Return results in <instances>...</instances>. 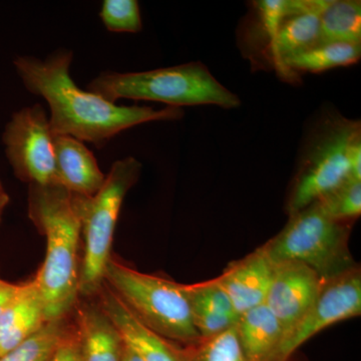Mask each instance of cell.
<instances>
[{"mask_svg": "<svg viewBox=\"0 0 361 361\" xmlns=\"http://www.w3.org/2000/svg\"><path fill=\"white\" fill-rule=\"evenodd\" d=\"M320 20V42L361 44L360 0H314Z\"/></svg>", "mask_w": 361, "mask_h": 361, "instance_id": "19", "label": "cell"}, {"mask_svg": "<svg viewBox=\"0 0 361 361\" xmlns=\"http://www.w3.org/2000/svg\"><path fill=\"white\" fill-rule=\"evenodd\" d=\"M350 231V222L330 219L313 203L289 216L264 247L273 262L303 263L326 282L357 266L349 250Z\"/></svg>", "mask_w": 361, "mask_h": 361, "instance_id": "6", "label": "cell"}, {"mask_svg": "<svg viewBox=\"0 0 361 361\" xmlns=\"http://www.w3.org/2000/svg\"><path fill=\"white\" fill-rule=\"evenodd\" d=\"M99 18L113 32H139L142 27L139 2L135 0H104Z\"/></svg>", "mask_w": 361, "mask_h": 361, "instance_id": "24", "label": "cell"}, {"mask_svg": "<svg viewBox=\"0 0 361 361\" xmlns=\"http://www.w3.org/2000/svg\"><path fill=\"white\" fill-rule=\"evenodd\" d=\"M361 314V272L358 266L322 284L310 310L279 349L275 361H287L308 339L343 320Z\"/></svg>", "mask_w": 361, "mask_h": 361, "instance_id": "9", "label": "cell"}, {"mask_svg": "<svg viewBox=\"0 0 361 361\" xmlns=\"http://www.w3.org/2000/svg\"><path fill=\"white\" fill-rule=\"evenodd\" d=\"M189 303L192 322L201 341L227 331L238 322L240 315L226 292L215 279L196 284H182Z\"/></svg>", "mask_w": 361, "mask_h": 361, "instance_id": "16", "label": "cell"}, {"mask_svg": "<svg viewBox=\"0 0 361 361\" xmlns=\"http://www.w3.org/2000/svg\"><path fill=\"white\" fill-rule=\"evenodd\" d=\"M142 164L134 157L116 161L94 196L73 194L82 226L84 255L80 268V295L97 294L104 283V271L111 258L116 221L126 195L141 176Z\"/></svg>", "mask_w": 361, "mask_h": 361, "instance_id": "5", "label": "cell"}, {"mask_svg": "<svg viewBox=\"0 0 361 361\" xmlns=\"http://www.w3.org/2000/svg\"><path fill=\"white\" fill-rule=\"evenodd\" d=\"M247 361H275L284 341L281 324L265 303L240 315L236 324Z\"/></svg>", "mask_w": 361, "mask_h": 361, "instance_id": "18", "label": "cell"}, {"mask_svg": "<svg viewBox=\"0 0 361 361\" xmlns=\"http://www.w3.org/2000/svg\"><path fill=\"white\" fill-rule=\"evenodd\" d=\"M47 322L37 281L18 284L0 317V356L37 334Z\"/></svg>", "mask_w": 361, "mask_h": 361, "instance_id": "15", "label": "cell"}, {"mask_svg": "<svg viewBox=\"0 0 361 361\" xmlns=\"http://www.w3.org/2000/svg\"><path fill=\"white\" fill-rule=\"evenodd\" d=\"M320 42V20L314 0H287V16L270 44L277 71L287 77V59L312 49Z\"/></svg>", "mask_w": 361, "mask_h": 361, "instance_id": "13", "label": "cell"}, {"mask_svg": "<svg viewBox=\"0 0 361 361\" xmlns=\"http://www.w3.org/2000/svg\"><path fill=\"white\" fill-rule=\"evenodd\" d=\"M77 329L82 361H121L125 342L111 318L99 305L78 310Z\"/></svg>", "mask_w": 361, "mask_h": 361, "instance_id": "17", "label": "cell"}, {"mask_svg": "<svg viewBox=\"0 0 361 361\" xmlns=\"http://www.w3.org/2000/svg\"><path fill=\"white\" fill-rule=\"evenodd\" d=\"M275 263L262 245L246 257L230 263L215 280L241 315L265 303Z\"/></svg>", "mask_w": 361, "mask_h": 361, "instance_id": "11", "label": "cell"}, {"mask_svg": "<svg viewBox=\"0 0 361 361\" xmlns=\"http://www.w3.org/2000/svg\"><path fill=\"white\" fill-rule=\"evenodd\" d=\"M125 342V341H123ZM121 361H144L141 356L139 355V353L137 351H135L134 349L130 348V346L128 345V344L125 343L123 348L122 358H121Z\"/></svg>", "mask_w": 361, "mask_h": 361, "instance_id": "27", "label": "cell"}, {"mask_svg": "<svg viewBox=\"0 0 361 361\" xmlns=\"http://www.w3.org/2000/svg\"><path fill=\"white\" fill-rule=\"evenodd\" d=\"M54 151L59 184L71 194L92 197L104 186L106 175L84 142L70 135H54Z\"/></svg>", "mask_w": 361, "mask_h": 361, "instance_id": "14", "label": "cell"}, {"mask_svg": "<svg viewBox=\"0 0 361 361\" xmlns=\"http://www.w3.org/2000/svg\"><path fill=\"white\" fill-rule=\"evenodd\" d=\"M104 282L152 331L188 346L201 341L182 284L139 272L113 258L106 265Z\"/></svg>", "mask_w": 361, "mask_h": 361, "instance_id": "4", "label": "cell"}, {"mask_svg": "<svg viewBox=\"0 0 361 361\" xmlns=\"http://www.w3.org/2000/svg\"><path fill=\"white\" fill-rule=\"evenodd\" d=\"M97 293L102 310L116 325L125 343L137 351L142 360L184 361L183 349L145 326L104 282Z\"/></svg>", "mask_w": 361, "mask_h": 361, "instance_id": "12", "label": "cell"}, {"mask_svg": "<svg viewBox=\"0 0 361 361\" xmlns=\"http://www.w3.org/2000/svg\"><path fill=\"white\" fill-rule=\"evenodd\" d=\"M360 58L361 44L326 42L287 59L284 65L291 73H319L341 66L355 65Z\"/></svg>", "mask_w": 361, "mask_h": 361, "instance_id": "20", "label": "cell"}, {"mask_svg": "<svg viewBox=\"0 0 361 361\" xmlns=\"http://www.w3.org/2000/svg\"><path fill=\"white\" fill-rule=\"evenodd\" d=\"M73 52L59 49L40 59L20 56L13 61L25 89L49 104L54 135H70L103 148L118 133L154 121L178 120L180 108L116 106L89 90H80L70 75Z\"/></svg>", "mask_w": 361, "mask_h": 361, "instance_id": "1", "label": "cell"}, {"mask_svg": "<svg viewBox=\"0 0 361 361\" xmlns=\"http://www.w3.org/2000/svg\"><path fill=\"white\" fill-rule=\"evenodd\" d=\"M315 203L330 219L350 222L361 214V180L350 178Z\"/></svg>", "mask_w": 361, "mask_h": 361, "instance_id": "23", "label": "cell"}, {"mask_svg": "<svg viewBox=\"0 0 361 361\" xmlns=\"http://www.w3.org/2000/svg\"><path fill=\"white\" fill-rule=\"evenodd\" d=\"M87 87L113 104L120 99L159 102L175 108L213 104L235 109L241 104L239 97L220 84L201 63L142 73H103Z\"/></svg>", "mask_w": 361, "mask_h": 361, "instance_id": "3", "label": "cell"}, {"mask_svg": "<svg viewBox=\"0 0 361 361\" xmlns=\"http://www.w3.org/2000/svg\"><path fill=\"white\" fill-rule=\"evenodd\" d=\"M49 361H82L77 329L75 332L66 330Z\"/></svg>", "mask_w": 361, "mask_h": 361, "instance_id": "25", "label": "cell"}, {"mask_svg": "<svg viewBox=\"0 0 361 361\" xmlns=\"http://www.w3.org/2000/svg\"><path fill=\"white\" fill-rule=\"evenodd\" d=\"M18 284L11 283L0 278V317L6 310L9 300L13 298Z\"/></svg>", "mask_w": 361, "mask_h": 361, "instance_id": "26", "label": "cell"}, {"mask_svg": "<svg viewBox=\"0 0 361 361\" xmlns=\"http://www.w3.org/2000/svg\"><path fill=\"white\" fill-rule=\"evenodd\" d=\"M323 283L314 271L303 263L296 261L275 263L265 304L281 324L283 342L310 310Z\"/></svg>", "mask_w": 361, "mask_h": 361, "instance_id": "10", "label": "cell"}, {"mask_svg": "<svg viewBox=\"0 0 361 361\" xmlns=\"http://www.w3.org/2000/svg\"><path fill=\"white\" fill-rule=\"evenodd\" d=\"M235 326L183 349L184 361H247Z\"/></svg>", "mask_w": 361, "mask_h": 361, "instance_id": "22", "label": "cell"}, {"mask_svg": "<svg viewBox=\"0 0 361 361\" xmlns=\"http://www.w3.org/2000/svg\"><path fill=\"white\" fill-rule=\"evenodd\" d=\"M63 320L45 323L37 334L0 356V361H49L68 330Z\"/></svg>", "mask_w": 361, "mask_h": 361, "instance_id": "21", "label": "cell"}, {"mask_svg": "<svg viewBox=\"0 0 361 361\" xmlns=\"http://www.w3.org/2000/svg\"><path fill=\"white\" fill-rule=\"evenodd\" d=\"M2 142L18 179L37 186L59 184L54 135L47 113L40 104L14 113L6 123Z\"/></svg>", "mask_w": 361, "mask_h": 361, "instance_id": "8", "label": "cell"}, {"mask_svg": "<svg viewBox=\"0 0 361 361\" xmlns=\"http://www.w3.org/2000/svg\"><path fill=\"white\" fill-rule=\"evenodd\" d=\"M9 203V196L4 189V185L0 182V223H1L2 216H4V210Z\"/></svg>", "mask_w": 361, "mask_h": 361, "instance_id": "28", "label": "cell"}, {"mask_svg": "<svg viewBox=\"0 0 361 361\" xmlns=\"http://www.w3.org/2000/svg\"><path fill=\"white\" fill-rule=\"evenodd\" d=\"M28 215L47 237V255L35 280L47 322L65 319L80 295L82 226L73 194L61 185H30Z\"/></svg>", "mask_w": 361, "mask_h": 361, "instance_id": "2", "label": "cell"}, {"mask_svg": "<svg viewBox=\"0 0 361 361\" xmlns=\"http://www.w3.org/2000/svg\"><path fill=\"white\" fill-rule=\"evenodd\" d=\"M361 141L357 121L331 116L319 126L308 144L286 202L293 215L341 186L351 177V153Z\"/></svg>", "mask_w": 361, "mask_h": 361, "instance_id": "7", "label": "cell"}]
</instances>
